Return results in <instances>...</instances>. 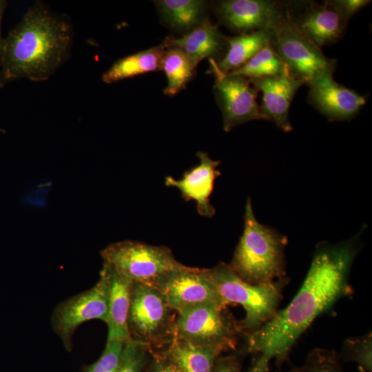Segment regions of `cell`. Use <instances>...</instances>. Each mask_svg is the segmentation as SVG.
Segmentation results:
<instances>
[{
    "label": "cell",
    "mask_w": 372,
    "mask_h": 372,
    "mask_svg": "<svg viewBox=\"0 0 372 372\" xmlns=\"http://www.w3.org/2000/svg\"><path fill=\"white\" fill-rule=\"evenodd\" d=\"M166 47L159 45L140 51L117 60L102 75V81L107 84L140 74L160 70Z\"/></svg>",
    "instance_id": "obj_21"
},
{
    "label": "cell",
    "mask_w": 372,
    "mask_h": 372,
    "mask_svg": "<svg viewBox=\"0 0 372 372\" xmlns=\"http://www.w3.org/2000/svg\"><path fill=\"white\" fill-rule=\"evenodd\" d=\"M196 68L197 65L183 50L177 48H166L161 68L167 79L163 93L172 96L184 90L194 76Z\"/></svg>",
    "instance_id": "obj_23"
},
{
    "label": "cell",
    "mask_w": 372,
    "mask_h": 372,
    "mask_svg": "<svg viewBox=\"0 0 372 372\" xmlns=\"http://www.w3.org/2000/svg\"><path fill=\"white\" fill-rule=\"evenodd\" d=\"M150 356V349L132 338L125 344L118 372H144Z\"/></svg>",
    "instance_id": "obj_28"
},
{
    "label": "cell",
    "mask_w": 372,
    "mask_h": 372,
    "mask_svg": "<svg viewBox=\"0 0 372 372\" xmlns=\"http://www.w3.org/2000/svg\"><path fill=\"white\" fill-rule=\"evenodd\" d=\"M126 341L106 342L105 348L94 362L83 364L79 372H118Z\"/></svg>",
    "instance_id": "obj_27"
},
{
    "label": "cell",
    "mask_w": 372,
    "mask_h": 372,
    "mask_svg": "<svg viewBox=\"0 0 372 372\" xmlns=\"http://www.w3.org/2000/svg\"><path fill=\"white\" fill-rule=\"evenodd\" d=\"M209 72L215 77L214 94L223 116V130L253 120H265L257 103V90L248 79L222 72L214 59H209Z\"/></svg>",
    "instance_id": "obj_11"
},
{
    "label": "cell",
    "mask_w": 372,
    "mask_h": 372,
    "mask_svg": "<svg viewBox=\"0 0 372 372\" xmlns=\"http://www.w3.org/2000/svg\"><path fill=\"white\" fill-rule=\"evenodd\" d=\"M73 39L70 17L36 1L3 38L0 87L23 79L48 80L69 59Z\"/></svg>",
    "instance_id": "obj_2"
},
{
    "label": "cell",
    "mask_w": 372,
    "mask_h": 372,
    "mask_svg": "<svg viewBox=\"0 0 372 372\" xmlns=\"http://www.w3.org/2000/svg\"><path fill=\"white\" fill-rule=\"evenodd\" d=\"M163 43L166 48H177L183 50L197 65L203 59H214L227 47L226 37L208 17L182 37H167Z\"/></svg>",
    "instance_id": "obj_17"
},
{
    "label": "cell",
    "mask_w": 372,
    "mask_h": 372,
    "mask_svg": "<svg viewBox=\"0 0 372 372\" xmlns=\"http://www.w3.org/2000/svg\"><path fill=\"white\" fill-rule=\"evenodd\" d=\"M241 333L240 322L227 307L200 304L176 313L174 336L197 345L220 348L225 351L235 349Z\"/></svg>",
    "instance_id": "obj_7"
},
{
    "label": "cell",
    "mask_w": 372,
    "mask_h": 372,
    "mask_svg": "<svg viewBox=\"0 0 372 372\" xmlns=\"http://www.w3.org/2000/svg\"><path fill=\"white\" fill-rule=\"evenodd\" d=\"M109 312V281L102 267L99 278L91 288L59 302L51 316L53 331L60 338L63 348L71 352L73 336L85 322L100 320L107 323Z\"/></svg>",
    "instance_id": "obj_8"
},
{
    "label": "cell",
    "mask_w": 372,
    "mask_h": 372,
    "mask_svg": "<svg viewBox=\"0 0 372 372\" xmlns=\"http://www.w3.org/2000/svg\"><path fill=\"white\" fill-rule=\"evenodd\" d=\"M212 372H242L238 356L236 354L220 355L215 362Z\"/></svg>",
    "instance_id": "obj_32"
},
{
    "label": "cell",
    "mask_w": 372,
    "mask_h": 372,
    "mask_svg": "<svg viewBox=\"0 0 372 372\" xmlns=\"http://www.w3.org/2000/svg\"><path fill=\"white\" fill-rule=\"evenodd\" d=\"M290 372H344L339 354L333 350L316 348L311 351L305 362Z\"/></svg>",
    "instance_id": "obj_26"
},
{
    "label": "cell",
    "mask_w": 372,
    "mask_h": 372,
    "mask_svg": "<svg viewBox=\"0 0 372 372\" xmlns=\"http://www.w3.org/2000/svg\"><path fill=\"white\" fill-rule=\"evenodd\" d=\"M328 2L348 22L353 15L371 1L369 0H328Z\"/></svg>",
    "instance_id": "obj_29"
},
{
    "label": "cell",
    "mask_w": 372,
    "mask_h": 372,
    "mask_svg": "<svg viewBox=\"0 0 372 372\" xmlns=\"http://www.w3.org/2000/svg\"><path fill=\"white\" fill-rule=\"evenodd\" d=\"M109 281V312L106 342L127 341L130 334L128 315L133 282L111 267L103 265Z\"/></svg>",
    "instance_id": "obj_18"
},
{
    "label": "cell",
    "mask_w": 372,
    "mask_h": 372,
    "mask_svg": "<svg viewBox=\"0 0 372 372\" xmlns=\"http://www.w3.org/2000/svg\"><path fill=\"white\" fill-rule=\"evenodd\" d=\"M273 32L256 31L227 37V52L218 61V68L224 73L235 70L245 64L259 50L271 44Z\"/></svg>",
    "instance_id": "obj_20"
},
{
    "label": "cell",
    "mask_w": 372,
    "mask_h": 372,
    "mask_svg": "<svg viewBox=\"0 0 372 372\" xmlns=\"http://www.w3.org/2000/svg\"><path fill=\"white\" fill-rule=\"evenodd\" d=\"M158 351L180 372H212L216 359L225 351L220 348L197 345L174 336Z\"/></svg>",
    "instance_id": "obj_19"
},
{
    "label": "cell",
    "mask_w": 372,
    "mask_h": 372,
    "mask_svg": "<svg viewBox=\"0 0 372 372\" xmlns=\"http://www.w3.org/2000/svg\"><path fill=\"white\" fill-rule=\"evenodd\" d=\"M249 372H270L269 361L259 355Z\"/></svg>",
    "instance_id": "obj_33"
},
{
    "label": "cell",
    "mask_w": 372,
    "mask_h": 372,
    "mask_svg": "<svg viewBox=\"0 0 372 372\" xmlns=\"http://www.w3.org/2000/svg\"><path fill=\"white\" fill-rule=\"evenodd\" d=\"M333 74H324L308 85L309 101L330 121H347L355 117L365 104L364 96L340 85Z\"/></svg>",
    "instance_id": "obj_14"
},
{
    "label": "cell",
    "mask_w": 372,
    "mask_h": 372,
    "mask_svg": "<svg viewBox=\"0 0 372 372\" xmlns=\"http://www.w3.org/2000/svg\"><path fill=\"white\" fill-rule=\"evenodd\" d=\"M215 12L221 23L239 34L274 32L286 18L285 3L269 0L220 1Z\"/></svg>",
    "instance_id": "obj_12"
},
{
    "label": "cell",
    "mask_w": 372,
    "mask_h": 372,
    "mask_svg": "<svg viewBox=\"0 0 372 372\" xmlns=\"http://www.w3.org/2000/svg\"><path fill=\"white\" fill-rule=\"evenodd\" d=\"M52 185V183L48 180L37 184L26 194L24 203L32 207H45Z\"/></svg>",
    "instance_id": "obj_30"
},
{
    "label": "cell",
    "mask_w": 372,
    "mask_h": 372,
    "mask_svg": "<svg viewBox=\"0 0 372 372\" xmlns=\"http://www.w3.org/2000/svg\"><path fill=\"white\" fill-rule=\"evenodd\" d=\"M290 73L271 44L259 50L240 68L228 72L248 79H260Z\"/></svg>",
    "instance_id": "obj_24"
},
{
    "label": "cell",
    "mask_w": 372,
    "mask_h": 372,
    "mask_svg": "<svg viewBox=\"0 0 372 372\" xmlns=\"http://www.w3.org/2000/svg\"><path fill=\"white\" fill-rule=\"evenodd\" d=\"M175 313L154 286L133 282L127 320L133 340L150 349L163 347L174 336Z\"/></svg>",
    "instance_id": "obj_5"
},
{
    "label": "cell",
    "mask_w": 372,
    "mask_h": 372,
    "mask_svg": "<svg viewBox=\"0 0 372 372\" xmlns=\"http://www.w3.org/2000/svg\"><path fill=\"white\" fill-rule=\"evenodd\" d=\"M271 45L290 74L305 85L324 74H333L336 69V60L325 56L321 48L303 36L287 16L274 30Z\"/></svg>",
    "instance_id": "obj_9"
},
{
    "label": "cell",
    "mask_w": 372,
    "mask_h": 372,
    "mask_svg": "<svg viewBox=\"0 0 372 372\" xmlns=\"http://www.w3.org/2000/svg\"><path fill=\"white\" fill-rule=\"evenodd\" d=\"M286 16L306 38L321 48L339 41L348 22L329 4L311 1L285 3Z\"/></svg>",
    "instance_id": "obj_13"
},
{
    "label": "cell",
    "mask_w": 372,
    "mask_h": 372,
    "mask_svg": "<svg viewBox=\"0 0 372 372\" xmlns=\"http://www.w3.org/2000/svg\"><path fill=\"white\" fill-rule=\"evenodd\" d=\"M154 3L164 22L176 30L187 32L206 18L205 1L159 0Z\"/></svg>",
    "instance_id": "obj_22"
},
{
    "label": "cell",
    "mask_w": 372,
    "mask_h": 372,
    "mask_svg": "<svg viewBox=\"0 0 372 372\" xmlns=\"http://www.w3.org/2000/svg\"><path fill=\"white\" fill-rule=\"evenodd\" d=\"M196 156L200 161L197 165L185 171L180 179L167 176L165 184L178 189L185 200H194L200 215L211 218L215 214V209L210 203L209 197L215 180L221 174L217 169L220 161L211 159L204 152H198Z\"/></svg>",
    "instance_id": "obj_15"
},
{
    "label": "cell",
    "mask_w": 372,
    "mask_h": 372,
    "mask_svg": "<svg viewBox=\"0 0 372 372\" xmlns=\"http://www.w3.org/2000/svg\"><path fill=\"white\" fill-rule=\"evenodd\" d=\"M209 271L223 302L226 305L240 304L245 310V317L240 322L244 333L258 329L278 311L285 279L251 285L242 280L224 262H219Z\"/></svg>",
    "instance_id": "obj_4"
},
{
    "label": "cell",
    "mask_w": 372,
    "mask_h": 372,
    "mask_svg": "<svg viewBox=\"0 0 372 372\" xmlns=\"http://www.w3.org/2000/svg\"><path fill=\"white\" fill-rule=\"evenodd\" d=\"M151 285L160 291L176 313L200 304L227 307L209 269L189 267L183 265L161 276Z\"/></svg>",
    "instance_id": "obj_10"
},
{
    "label": "cell",
    "mask_w": 372,
    "mask_h": 372,
    "mask_svg": "<svg viewBox=\"0 0 372 372\" xmlns=\"http://www.w3.org/2000/svg\"><path fill=\"white\" fill-rule=\"evenodd\" d=\"M100 254L103 265L132 282L152 284L161 276L183 265L169 248L134 240L110 244Z\"/></svg>",
    "instance_id": "obj_6"
},
{
    "label": "cell",
    "mask_w": 372,
    "mask_h": 372,
    "mask_svg": "<svg viewBox=\"0 0 372 372\" xmlns=\"http://www.w3.org/2000/svg\"><path fill=\"white\" fill-rule=\"evenodd\" d=\"M340 358L358 364L361 372L372 371V335L369 332L358 338L344 340Z\"/></svg>",
    "instance_id": "obj_25"
},
{
    "label": "cell",
    "mask_w": 372,
    "mask_h": 372,
    "mask_svg": "<svg viewBox=\"0 0 372 372\" xmlns=\"http://www.w3.org/2000/svg\"><path fill=\"white\" fill-rule=\"evenodd\" d=\"M287 243L286 236L256 220L248 198L243 233L229 265L242 280L251 285L285 279Z\"/></svg>",
    "instance_id": "obj_3"
},
{
    "label": "cell",
    "mask_w": 372,
    "mask_h": 372,
    "mask_svg": "<svg viewBox=\"0 0 372 372\" xmlns=\"http://www.w3.org/2000/svg\"><path fill=\"white\" fill-rule=\"evenodd\" d=\"M8 3L5 0H0V59L2 53V49H3V38L1 36V21L2 18L4 14V12L7 8Z\"/></svg>",
    "instance_id": "obj_34"
},
{
    "label": "cell",
    "mask_w": 372,
    "mask_h": 372,
    "mask_svg": "<svg viewBox=\"0 0 372 372\" xmlns=\"http://www.w3.org/2000/svg\"><path fill=\"white\" fill-rule=\"evenodd\" d=\"M144 372H180L158 351L150 349V356Z\"/></svg>",
    "instance_id": "obj_31"
},
{
    "label": "cell",
    "mask_w": 372,
    "mask_h": 372,
    "mask_svg": "<svg viewBox=\"0 0 372 372\" xmlns=\"http://www.w3.org/2000/svg\"><path fill=\"white\" fill-rule=\"evenodd\" d=\"M249 81L257 91L262 92L260 110L265 120L273 121L285 132L291 131L289 119L290 105L304 83L290 73Z\"/></svg>",
    "instance_id": "obj_16"
},
{
    "label": "cell",
    "mask_w": 372,
    "mask_h": 372,
    "mask_svg": "<svg viewBox=\"0 0 372 372\" xmlns=\"http://www.w3.org/2000/svg\"><path fill=\"white\" fill-rule=\"evenodd\" d=\"M358 251L357 240L324 242L316 249L306 278L292 301L258 329L244 333V353H258L282 364L311 322L351 293L350 269Z\"/></svg>",
    "instance_id": "obj_1"
}]
</instances>
